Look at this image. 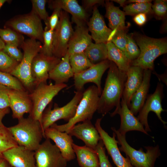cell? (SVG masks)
Instances as JSON below:
<instances>
[{
	"instance_id": "obj_16",
	"label": "cell",
	"mask_w": 167,
	"mask_h": 167,
	"mask_svg": "<svg viewBox=\"0 0 167 167\" xmlns=\"http://www.w3.org/2000/svg\"><path fill=\"white\" fill-rule=\"evenodd\" d=\"M117 114L120 115L121 124L118 130L120 134L126 135V133L131 131H138L148 135L137 117L131 111L126 103L122 98L120 105L114 111L110 113L111 117H113Z\"/></svg>"
},
{
	"instance_id": "obj_39",
	"label": "cell",
	"mask_w": 167,
	"mask_h": 167,
	"mask_svg": "<svg viewBox=\"0 0 167 167\" xmlns=\"http://www.w3.org/2000/svg\"><path fill=\"white\" fill-rule=\"evenodd\" d=\"M54 31L49 30L44 31L43 44L40 53L47 56H53L52 50Z\"/></svg>"
},
{
	"instance_id": "obj_3",
	"label": "cell",
	"mask_w": 167,
	"mask_h": 167,
	"mask_svg": "<svg viewBox=\"0 0 167 167\" xmlns=\"http://www.w3.org/2000/svg\"><path fill=\"white\" fill-rule=\"evenodd\" d=\"M8 128L18 145L34 151L43 137L40 123L29 117L18 120V124Z\"/></svg>"
},
{
	"instance_id": "obj_13",
	"label": "cell",
	"mask_w": 167,
	"mask_h": 167,
	"mask_svg": "<svg viewBox=\"0 0 167 167\" xmlns=\"http://www.w3.org/2000/svg\"><path fill=\"white\" fill-rule=\"evenodd\" d=\"M110 61L106 60L94 64L87 70L74 75V85L77 91H82L84 85L88 83L95 84L100 96L102 91L101 80L105 71L109 68Z\"/></svg>"
},
{
	"instance_id": "obj_5",
	"label": "cell",
	"mask_w": 167,
	"mask_h": 167,
	"mask_svg": "<svg viewBox=\"0 0 167 167\" xmlns=\"http://www.w3.org/2000/svg\"><path fill=\"white\" fill-rule=\"evenodd\" d=\"M42 46V43L36 40L31 38L24 40L20 47L23 51V58L11 74L20 81L29 93L35 88L31 73L32 62L40 52Z\"/></svg>"
},
{
	"instance_id": "obj_38",
	"label": "cell",
	"mask_w": 167,
	"mask_h": 167,
	"mask_svg": "<svg viewBox=\"0 0 167 167\" xmlns=\"http://www.w3.org/2000/svg\"><path fill=\"white\" fill-rule=\"evenodd\" d=\"M19 63L3 50L0 51V71L11 74Z\"/></svg>"
},
{
	"instance_id": "obj_42",
	"label": "cell",
	"mask_w": 167,
	"mask_h": 167,
	"mask_svg": "<svg viewBox=\"0 0 167 167\" xmlns=\"http://www.w3.org/2000/svg\"><path fill=\"white\" fill-rule=\"evenodd\" d=\"M99 159L100 167H113L105 153V148L101 140L98 143L95 150Z\"/></svg>"
},
{
	"instance_id": "obj_17",
	"label": "cell",
	"mask_w": 167,
	"mask_h": 167,
	"mask_svg": "<svg viewBox=\"0 0 167 167\" xmlns=\"http://www.w3.org/2000/svg\"><path fill=\"white\" fill-rule=\"evenodd\" d=\"M8 95L13 118L19 120L24 114L31 113L32 102L28 91L9 88Z\"/></svg>"
},
{
	"instance_id": "obj_48",
	"label": "cell",
	"mask_w": 167,
	"mask_h": 167,
	"mask_svg": "<svg viewBox=\"0 0 167 167\" xmlns=\"http://www.w3.org/2000/svg\"><path fill=\"white\" fill-rule=\"evenodd\" d=\"M10 112L9 107L3 109H0V125L3 124L2 120L4 117Z\"/></svg>"
},
{
	"instance_id": "obj_9",
	"label": "cell",
	"mask_w": 167,
	"mask_h": 167,
	"mask_svg": "<svg viewBox=\"0 0 167 167\" xmlns=\"http://www.w3.org/2000/svg\"><path fill=\"white\" fill-rule=\"evenodd\" d=\"M82 91H77L73 98L67 104L60 107L55 104L52 109L51 103L44 111L41 118V125L45 138L44 131L57 121L63 119L68 122L75 116L77 106L82 98Z\"/></svg>"
},
{
	"instance_id": "obj_29",
	"label": "cell",
	"mask_w": 167,
	"mask_h": 167,
	"mask_svg": "<svg viewBox=\"0 0 167 167\" xmlns=\"http://www.w3.org/2000/svg\"><path fill=\"white\" fill-rule=\"evenodd\" d=\"M108 52V59L113 62L121 71L126 72L131 66V62L125 56L123 52L112 42L106 43Z\"/></svg>"
},
{
	"instance_id": "obj_11",
	"label": "cell",
	"mask_w": 167,
	"mask_h": 167,
	"mask_svg": "<svg viewBox=\"0 0 167 167\" xmlns=\"http://www.w3.org/2000/svg\"><path fill=\"white\" fill-rule=\"evenodd\" d=\"M36 167H66L67 161L55 144L45 138L35 151Z\"/></svg>"
},
{
	"instance_id": "obj_7",
	"label": "cell",
	"mask_w": 167,
	"mask_h": 167,
	"mask_svg": "<svg viewBox=\"0 0 167 167\" xmlns=\"http://www.w3.org/2000/svg\"><path fill=\"white\" fill-rule=\"evenodd\" d=\"M65 84L42 83L36 86L29 93L32 102V108L29 117L39 121L41 124L43 113L46 106L62 90L66 88Z\"/></svg>"
},
{
	"instance_id": "obj_18",
	"label": "cell",
	"mask_w": 167,
	"mask_h": 167,
	"mask_svg": "<svg viewBox=\"0 0 167 167\" xmlns=\"http://www.w3.org/2000/svg\"><path fill=\"white\" fill-rule=\"evenodd\" d=\"M2 154L12 167H36L35 151L24 147L18 145Z\"/></svg>"
},
{
	"instance_id": "obj_50",
	"label": "cell",
	"mask_w": 167,
	"mask_h": 167,
	"mask_svg": "<svg viewBox=\"0 0 167 167\" xmlns=\"http://www.w3.org/2000/svg\"><path fill=\"white\" fill-rule=\"evenodd\" d=\"M0 167H11L7 161L4 159L0 162Z\"/></svg>"
},
{
	"instance_id": "obj_10",
	"label": "cell",
	"mask_w": 167,
	"mask_h": 167,
	"mask_svg": "<svg viewBox=\"0 0 167 167\" xmlns=\"http://www.w3.org/2000/svg\"><path fill=\"white\" fill-rule=\"evenodd\" d=\"M74 31L68 13L62 10L58 23L54 32L53 56L61 59L66 55Z\"/></svg>"
},
{
	"instance_id": "obj_8",
	"label": "cell",
	"mask_w": 167,
	"mask_h": 167,
	"mask_svg": "<svg viewBox=\"0 0 167 167\" xmlns=\"http://www.w3.org/2000/svg\"><path fill=\"white\" fill-rule=\"evenodd\" d=\"M6 28L43 42L44 30L41 20L32 10L29 13L15 16L7 21Z\"/></svg>"
},
{
	"instance_id": "obj_45",
	"label": "cell",
	"mask_w": 167,
	"mask_h": 167,
	"mask_svg": "<svg viewBox=\"0 0 167 167\" xmlns=\"http://www.w3.org/2000/svg\"><path fill=\"white\" fill-rule=\"evenodd\" d=\"M9 88L0 84V109L9 107Z\"/></svg>"
},
{
	"instance_id": "obj_52",
	"label": "cell",
	"mask_w": 167,
	"mask_h": 167,
	"mask_svg": "<svg viewBox=\"0 0 167 167\" xmlns=\"http://www.w3.org/2000/svg\"><path fill=\"white\" fill-rule=\"evenodd\" d=\"M5 44L0 37V51L2 50L4 48Z\"/></svg>"
},
{
	"instance_id": "obj_2",
	"label": "cell",
	"mask_w": 167,
	"mask_h": 167,
	"mask_svg": "<svg viewBox=\"0 0 167 167\" xmlns=\"http://www.w3.org/2000/svg\"><path fill=\"white\" fill-rule=\"evenodd\" d=\"M133 37L140 53L136 59L131 62V66H139L143 70L153 71L155 59L167 52L166 38H154L137 34H133Z\"/></svg>"
},
{
	"instance_id": "obj_23",
	"label": "cell",
	"mask_w": 167,
	"mask_h": 167,
	"mask_svg": "<svg viewBox=\"0 0 167 167\" xmlns=\"http://www.w3.org/2000/svg\"><path fill=\"white\" fill-rule=\"evenodd\" d=\"M86 24L77 25L69 41L67 53L69 55L84 52L92 39Z\"/></svg>"
},
{
	"instance_id": "obj_1",
	"label": "cell",
	"mask_w": 167,
	"mask_h": 167,
	"mask_svg": "<svg viewBox=\"0 0 167 167\" xmlns=\"http://www.w3.org/2000/svg\"><path fill=\"white\" fill-rule=\"evenodd\" d=\"M109 68L105 87L99 97L97 110L103 117L114 107L120 105L127 78L126 72L120 70L111 61Z\"/></svg>"
},
{
	"instance_id": "obj_54",
	"label": "cell",
	"mask_w": 167,
	"mask_h": 167,
	"mask_svg": "<svg viewBox=\"0 0 167 167\" xmlns=\"http://www.w3.org/2000/svg\"><path fill=\"white\" fill-rule=\"evenodd\" d=\"M4 159L2 153H0V162Z\"/></svg>"
},
{
	"instance_id": "obj_33",
	"label": "cell",
	"mask_w": 167,
	"mask_h": 167,
	"mask_svg": "<svg viewBox=\"0 0 167 167\" xmlns=\"http://www.w3.org/2000/svg\"><path fill=\"white\" fill-rule=\"evenodd\" d=\"M0 37L5 44L14 45L21 47L24 40L23 36L11 29L0 28Z\"/></svg>"
},
{
	"instance_id": "obj_20",
	"label": "cell",
	"mask_w": 167,
	"mask_h": 167,
	"mask_svg": "<svg viewBox=\"0 0 167 167\" xmlns=\"http://www.w3.org/2000/svg\"><path fill=\"white\" fill-rule=\"evenodd\" d=\"M66 132L81 140L85 145L95 150L101 140L97 130L90 120L75 125Z\"/></svg>"
},
{
	"instance_id": "obj_32",
	"label": "cell",
	"mask_w": 167,
	"mask_h": 167,
	"mask_svg": "<svg viewBox=\"0 0 167 167\" xmlns=\"http://www.w3.org/2000/svg\"><path fill=\"white\" fill-rule=\"evenodd\" d=\"M18 145L8 127L0 125V153Z\"/></svg>"
},
{
	"instance_id": "obj_21",
	"label": "cell",
	"mask_w": 167,
	"mask_h": 167,
	"mask_svg": "<svg viewBox=\"0 0 167 167\" xmlns=\"http://www.w3.org/2000/svg\"><path fill=\"white\" fill-rule=\"evenodd\" d=\"M47 2L51 9H60L71 14L72 21L76 25L87 24L88 14L77 0H50Z\"/></svg>"
},
{
	"instance_id": "obj_15",
	"label": "cell",
	"mask_w": 167,
	"mask_h": 167,
	"mask_svg": "<svg viewBox=\"0 0 167 167\" xmlns=\"http://www.w3.org/2000/svg\"><path fill=\"white\" fill-rule=\"evenodd\" d=\"M102 118H97L95 126L97 130L108 154L110 156L117 167H134L129 158L124 157L121 154L118 147V142L116 139V135L113 132L110 136L102 127L101 122Z\"/></svg>"
},
{
	"instance_id": "obj_41",
	"label": "cell",
	"mask_w": 167,
	"mask_h": 167,
	"mask_svg": "<svg viewBox=\"0 0 167 167\" xmlns=\"http://www.w3.org/2000/svg\"><path fill=\"white\" fill-rule=\"evenodd\" d=\"M152 8L153 13L158 19H165L167 12V1L156 0L152 4Z\"/></svg>"
},
{
	"instance_id": "obj_40",
	"label": "cell",
	"mask_w": 167,
	"mask_h": 167,
	"mask_svg": "<svg viewBox=\"0 0 167 167\" xmlns=\"http://www.w3.org/2000/svg\"><path fill=\"white\" fill-rule=\"evenodd\" d=\"M32 10L34 11L41 20L45 23L49 17L47 12L45 5L47 1L46 0H32Z\"/></svg>"
},
{
	"instance_id": "obj_43",
	"label": "cell",
	"mask_w": 167,
	"mask_h": 167,
	"mask_svg": "<svg viewBox=\"0 0 167 167\" xmlns=\"http://www.w3.org/2000/svg\"><path fill=\"white\" fill-rule=\"evenodd\" d=\"M61 10V9L58 8L54 10L52 15L49 16L45 23V27L44 31L49 30L54 31L55 30L58 23Z\"/></svg>"
},
{
	"instance_id": "obj_51",
	"label": "cell",
	"mask_w": 167,
	"mask_h": 167,
	"mask_svg": "<svg viewBox=\"0 0 167 167\" xmlns=\"http://www.w3.org/2000/svg\"><path fill=\"white\" fill-rule=\"evenodd\" d=\"M110 1L118 3L121 6L123 7L125 6V5L126 4V0H113Z\"/></svg>"
},
{
	"instance_id": "obj_6",
	"label": "cell",
	"mask_w": 167,
	"mask_h": 167,
	"mask_svg": "<svg viewBox=\"0 0 167 167\" xmlns=\"http://www.w3.org/2000/svg\"><path fill=\"white\" fill-rule=\"evenodd\" d=\"M111 129L115 133L118 144L121 146L118 148L119 150L124 152L134 167H155V162L161 154L158 145L154 147L145 146L146 152L142 148L137 150L128 143L126 135L120 134L114 127H112Z\"/></svg>"
},
{
	"instance_id": "obj_37",
	"label": "cell",
	"mask_w": 167,
	"mask_h": 167,
	"mask_svg": "<svg viewBox=\"0 0 167 167\" xmlns=\"http://www.w3.org/2000/svg\"><path fill=\"white\" fill-rule=\"evenodd\" d=\"M0 84L10 88L26 90L20 81L11 74L0 71Z\"/></svg>"
},
{
	"instance_id": "obj_34",
	"label": "cell",
	"mask_w": 167,
	"mask_h": 167,
	"mask_svg": "<svg viewBox=\"0 0 167 167\" xmlns=\"http://www.w3.org/2000/svg\"><path fill=\"white\" fill-rule=\"evenodd\" d=\"M151 2L145 3H131L123 7L125 15L135 16L142 13H153Z\"/></svg>"
},
{
	"instance_id": "obj_4",
	"label": "cell",
	"mask_w": 167,
	"mask_h": 167,
	"mask_svg": "<svg viewBox=\"0 0 167 167\" xmlns=\"http://www.w3.org/2000/svg\"><path fill=\"white\" fill-rule=\"evenodd\" d=\"M99 96L97 87L95 85L89 86L83 92L74 117L66 124L58 125L54 123L50 126L60 131L67 132L78 123L91 120L97 110Z\"/></svg>"
},
{
	"instance_id": "obj_31",
	"label": "cell",
	"mask_w": 167,
	"mask_h": 167,
	"mask_svg": "<svg viewBox=\"0 0 167 167\" xmlns=\"http://www.w3.org/2000/svg\"><path fill=\"white\" fill-rule=\"evenodd\" d=\"M69 62L74 74L82 72L94 65L90 62L84 52L70 54Z\"/></svg>"
},
{
	"instance_id": "obj_26",
	"label": "cell",
	"mask_w": 167,
	"mask_h": 167,
	"mask_svg": "<svg viewBox=\"0 0 167 167\" xmlns=\"http://www.w3.org/2000/svg\"><path fill=\"white\" fill-rule=\"evenodd\" d=\"M104 6L106 11L105 16L108 19L109 26L112 30L110 36L111 39L117 30L126 26L125 15L118 7L115 6L111 1L106 0Z\"/></svg>"
},
{
	"instance_id": "obj_36",
	"label": "cell",
	"mask_w": 167,
	"mask_h": 167,
	"mask_svg": "<svg viewBox=\"0 0 167 167\" xmlns=\"http://www.w3.org/2000/svg\"><path fill=\"white\" fill-rule=\"evenodd\" d=\"M129 26L128 24L125 27L117 30L110 41L123 53L127 42V32Z\"/></svg>"
},
{
	"instance_id": "obj_46",
	"label": "cell",
	"mask_w": 167,
	"mask_h": 167,
	"mask_svg": "<svg viewBox=\"0 0 167 167\" xmlns=\"http://www.w3.org/2000/svg\"><path fill=\"white\" fill-rule=\"evenodd\" d=\"M82 6L86 11L93 9L97 4L105 5L104 1L102 0H82Z\"/></svg>"
},
{
	"instance_id": "obj_25",
	"label": "cell",
	"mask_w": 167,
	"mask_h": 167,
	"mask_svg": "<svg viewBox=\"0 0 167 167\" xmlns=\"http://www.w3.org/2000/svg\"><path fill=\"white\" fill-rule=\"evenodd\" d=\"M152 71L150 70H144L142 83L131 97L129 109L135 116L142 108L147 97Z\"/></svg>"
},
{
	"instance_id": "obj_28",
	"label": "cell",
	"mask_w": 167,
	"mask_h": 167,
	"mask_svg": "<svg viewBox=\"0 0 167 167\" xmlns=\"http://www.w3.org/2000/svg\"><path fill=\"white\" fill-rule=\"evenodd\" d=\"M69 55L67 53L49 72V79L54 81L55 84H64L71 78L73 77L74 74L70 63Z\"/></svg>"
},
{
	"instance_id": "obj_24",
	"label": "cell",
	"mask_w": 167,
	"mask_h": 167,
	"mask_svg": "<svg viewBox=\"0 0 167 167\" xmlns=\"http://www.w3.org/2000/svg\"><path fill=\"white\" fill-rule=\"evenodd\" d=\"M144 70L137 66H131L126 72L127 78L122 98L129 109L131 97L141 84Z\"/></svg>"
},
{
	"instance_id": "obj_14",
	"label": "cell",
	"mask_w": 167,
	"mask_h": 167,
	"mask_svg": "<svg viewBox=\"0 0 167 167\" xmlns=\"http://www.w3.org/2000/svg\"><path fill=\"white\" fill-rule=\"evenodd\" d=\"M61 59L40 53L35 56L31 67L32 75L35 87L40 84L47 83L49 72L60 62Z\"/></svg>"
},
{
	"instance_id": "obj_44",
	"label": "cell",
	"mask_w": 167,
	"mask_h": 167,
	"mask_svg": "<svg viewBox=\"0 0 167 167\" xmlns=\"http://www.w3.org/2000/svg\"><path fill=\"white\" fill-rule=\"evenodd\" d=\"M16 46L11 44H6L2 50L9 56L20 62L23 58V54Z\"/></svg>"
},
{
	"instance_id": "obj_53",
	"label": "cell",
	"mask_w": 167,
	"mask_h": 167,
	"mask_svg": "<svg viewBox=\"0 0 167 167\" xmlns=\"http://www.w3.org/2000/svg\"><path fill=\"white\" fill-rule=\"evenodd\" d=\"M8 1L7 0H0V9L4 4Z\"/></svg>"
},
{
	"instance_id": "obj_35",
	"label": "cell",
	"mask_w": 167,
	"mask_h": 167,
	"mask_svg": "<svg viewBox=\"0 0 167 167\" xmlns=\"http://www.w3.org/2000/svg\"><path fill=\"white\" fill-rule=\"evenodd\" d=\"M140 51L133 37V34H127V42L124 52L126 58L131 62L139 56Z\"/></svg>"
},
{
	"instance_id": "obj_47",
	"label": "cell",
	"mask_w": 167,
	"mask_h": 167,
	"mask_svg": "<svg viewBox=\"0 0 167 167\" xmlns=\"http://www.w3.org/2000/svg\"><path fill=\"white\" fill-rule=\"evenodd\" d=\"M146 14L142 13L137 14L134 16L133 20L135 23L139 26H142L147 21Z\"/></svg>"
},
{
	"instance_id": "obj_55",
	"label": "cell",
	"mask_w": 167,
	"mask_h": 167,
	"mask_svg": "<svg viewBox=\"0 0 167 167\" xmlns=\"http://www.w3.org/2000/svg\"><path fill=\"white\" fill-rule=\"evenodd\" d=\"M11 167H12L11 166Z\"/></svg>"
},
{
	"instance_id": "obj_12",
	"label": "cell",
	"mask_w": 167,
	"mask_h": 167,
	"mask_svg": "<svg viewBox=\"0 0 167 167\" xmlns=\"http://www.w3.org/2000/svg\"><path fill=\"white\" fill-rule=\"evenodd\" d=\"M163 87V84L160 82L157 83L154 92L147 96L137 117L147 132L151 131L148 120V114L151 111L154 112L156 114L164 126H165L167 123L166 122L162 119L161 115L162 112L165 111L162 108L161 105L164 95Z\"/></svg>"
},
{
	"instance_id": "obj_49",
	"label": "cell",
	"mask_w": 167,
	"mask_h": 167,
	"mask_svg": "<svg viewBox=\"0 0 167 167\" xmlns=\"http://www.w3.org/2000/svg\"><path fill=\"white\" fill-rule=\"evenodd\" d=\"M152 0H129L126 1V3H145L151 2Z\"/></svg>"
},
{
	"instance_id": "obj_27",
	"label": "cell",
	"mask_w": 167,
	"mask_h": 167,
	"mask_svg": "<svg viewBox=\"0 0 167 167\" xmlns=\"http://www.w3.org/2000/svg\"><path fill=\"white\" fill-rule=\"evenodd\" d=\"M72 147L80 167H100L99 159L95 150L86 146H80L74 143Z\"/></svg>"
},
{
	"instance_id": "obj_19",
	"label": "cell",
	"mask_w": 167,
	"mask_h": 167,
	"mask_svg": "<svg viewBox=\"0 0 167 167\" xmlns=\"http://www.w3.org/2000/svg\"><path fill=\"white\" fill-rule=\"evenodd\" d=\"M45 138L52 140L59 149L62 156L67 161L75 158L72 144L73 140L72 136L66 132L60 131L50 126L44 131Z\"/></svg>"
},
{
	"instance_id": "obj_22",
	"label": "cell",
	"mask_w": 167,
	"mask_h": 167,
	"mask_svg": "<svg viewBox=\"0 0 167 167\" xmlns=\"http://www.w3.org/2000/svg\"><path fill=\"white\" fill-rule=\"evenodd\" d=\"M87 24L95 43H106L109 41L112 30L106 26L96 6L93 8L92 16Z\"/></svg>"
},
{
	"instance_id": "obj_30",
	"label": "cell",
	"mask_w": 167,
	"mask_h": 167,
	"mask_svg": "<svg viewBox=\"0 0 167 167\" xmlns=\"http://www.w3.org/2000/svg\"><path fill=\"white\" fill-rule=\"evenodd\" d=\"M84 53L90 62L94 65L108 59L106 43L92 42Z\"/></svg>"
}]
</instances>
